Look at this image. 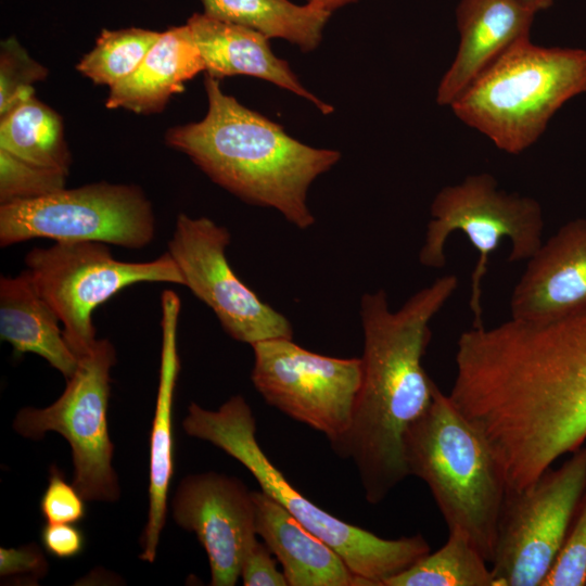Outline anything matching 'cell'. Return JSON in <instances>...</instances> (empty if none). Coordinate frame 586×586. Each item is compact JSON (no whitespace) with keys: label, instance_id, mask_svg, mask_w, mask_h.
I'll return each mask as SVG.
<instances>
[{"label":"cell","instance_id":"cell-31","mask_svg":"<svg viewBox=\"0 0 586 586\" xmlns=\"http://www.w3.org/2000/svg\"><path fill=\"white\" fill-rule=\"evenodd\" d=\"M48 563L35 545L0 549V574L2 576L29 574L39 578L46 574Z\"/></svg>","mask_w":586,"mask_h":586},{"label":"cell","instance_id":"cell-6","mask_svg":"<svg viewBox=\"0 0 586 586\" xmlns=\"http://www.w3.org/2000/svg\"><path fill=\"white\" fill-rule=\"evenodd\" d=\"M430 213L419 262L428 268H443L448 237L456 231L467 235L479 253L471 277L470 307L473 327H482L481 282L489 256L506 238L511 243L509 262L531 258L543 243L542 207L531 196L500 190L494 176L481 173L442 188L432 201Z\"/></svg>","mask_w":586,"mask_h":586},{"label":"cell","instance_id":"cell-4","mask_svg":"<svg viewBox=\"0 0 586 586\" xmlns=\"http://www.w3.org/2000/svg\"><path fill=\"white\" fill-rule=\"evenodd\" d=\"M182 428L188 435L217 446L242 463L260 491L332 547L367 586H384L386 579L431 552L420 534L394 539L377 536L337 519L296 491L260 448L255 418L243 396L230 397L217 410L192 403Z\"/></svg>","mask_w":586,"mask_h":586},{"label":"cell","instance_id":"cell-22","mask_svg":"<svg viewBox=\"0 0 586 586\" xmlns=\"http://www.w3.org/2000/svg\"><path fill=\"white\" fill-rule=\"evenodd\" d=\"M0 149L65 174L72 163L62 117L35 95L0 116Z\"/></svg>","mask_w":586,"mask_h":586},{"label":"cell","instance_id":"cell-3","mask_svg":"<svg viewBox=\"0 0 586 586\" xmlns=\"http://www.w3.org/2000/svg\"><path fill=\"white\" fill-rule=\"evenodd\" d=\"M409 475L429 487L448 531H459L491 563L508 494L491 445L437 385L405 437Z\"/></svg>","mask_w":586,"mask_h":586},{"label":"cell","instance_id":"cell-15","mask_svg":"<svg viewBox=\"0 0 586 586\" xmlns=\"http://www.w3.org/2000/svg\"><path fill=\"white\" fill-rule=\"evenodd\" d=\"M535 14L517 0H460L459 46L440 81L436 102L450 106L506 50L528 38Z\"/></svg>","mask_w":586,"mask_h":586},{"label":"cell","instance_id":"cell-29","mask_svg":"<svg viewBox=\"0 0 586 586\" xmlns=\"http://www.w3.org/2000/svg\"><path fill=\"white\" fill-rule=\"evenodd\" d=\"M271 550L257 540L246 552L241 565L244 586H289L283 573L277 569Z\"/></svg>","mask_w":586,"mask_h":586},{"label":"cell","instance_id":"cell-33","mask_svg":"<svg viewBox=\"0 0 586 586\" xmlns=\"http://www.w3.org/2000/svg\"><path fill=\"white\" fill-rule=\"evenodd\" d=\"M519 3L537 13L538 11L548 9L553 0H517Z\"/></svg>","mask_w":586,"mask_h":586},{"label":"cell","instance_id":"cell-1","mask_svg":"<svg viewBox=\"0 0 586 586\" xmlns=\"http://www.w3.org/2000/svg\"><path fill=\"white\" fill-rule=\"evenodd\" d=\"M457 286L458 278L445 275L397 310L382 289L361 296V383L349 431L332 449L353 460L369 504H380L410 476L405 437L431 405L436 386L422 366L430 322Z\"/></svg>","mask_w":586,"mask_h":586},{"label":"cell","instance_id":"cell-27","mask_svg":"<svg viewBox=\"0 0 586 586\" xmlns=\"http://www.w3.org/2000/svg\"><path fill=\"white\" fill-rule=\"evenodd\" d=\"M586 585V489L578 502L562 550L543 586Z\"/></svg>","mask_w":586,"mask_h":586},{"label":"cell","instance_id":"cell-9","mask_svg":"<svg viewBox=\"0 0 586 586\" xmlns=\"http://www.w3.org/2000/svg\"><path fill=\"white\" fill-rule=\"evenodd\" d=\"M115 362L113 344L98 340L78 358L75 373L53 404L22 408L13 421L14 431L24 437L40 440L54 431L69 443L73 485L86 500L113 502L119 497L107 424L110 373Z\"/></svg>","mask_w":586,"mask_h":586},{"label":"cell","instance_id":"cell-8","mask_svg":"<svg viewBox=\"0 0 586 586\" xmlns=\"http://www.w3.org/2000/svg\"><path fill=\"white\" fill-rule=\"evenodd\" d=\"M154 237L152 204L133 184L101 181L0 205L2 247L39 238L138 250Z\"/></svg>","mask_w":586,"mask_h":586},{"label":"cell","instance_id":"cell-17","mask_svg":"<svg viewBox=\"0 0 586 586\" xmlns=\"http://www.w3.org/2000/svg\"><path fill=\"white\" fill-rule=\"evenodd\" d=\"M186 24L200 50L207 75L216 79L234 75L257 77L310 101L322 114L333 112L332 105L301 84L286 61L272 53L269 38L263 34L204 12L192 14Z\"/></svg>","mask_w":586,"mask_h":586},{"label":"cell","instance_id":"cell-28","mask_svg":"<svg viewBox=\"0 0 586 586\" xmlns=\"http://www.w3.org/2000/svg\"><path fill=\"white\" fill-rule=\"evenodd\" d=\"M85 498L68 484L58 468H51L49 483L40 499V511L47 522L76 523L86 515Z\"/></svg>","mask_w":586,"mask_h":586},{"label":"cell","instance_id":"cell-23","mask_svg":"<svg viewBox=\"0 0 586 586\" xmlns=\"http://www.w3.org/2000/svg\"><path fill=\"white\" fill-rule=\"evenodd\" d=\"M448 532L440 549L390 577L384 586H495L488 562L468 536L459 531Z\"/></svg>","mask_w":586,"mask_h":586},{"label":"cell","instance_id":"cell-25","mask_svg":"<svg viewBox=\"0 0 586 586\" xmlns=\"http://www.w3.org/2000/svg\"><path fill=\"white\" fill-rule=\"evenodd\" d=\"M67 174L23 161L0 149V203L31 200L65 188Z\"/></svg>","mask_w":586,"mask_h":586},{"label":"cell","instance_id":"cell-11","mask_svg":"<svg viewBox=\"0 0 586 586\" xmlns=\"http://www.w3.org/2000/svg\"><path fill=\"white\" fill-rule=\"evenodd\" d=\"M251 379L265 402L336 446L353 421L361 383L360 358H336L305 349L293 339L252 345Z\"/></svg>","mask_w":586,"mask_h":586},{"label":"cell","instance_id":"cell-20","mask_svg":"<svg viewBox=\"0 0 586 586\" xmlns=\"http://www.w3.org/2000/svg\"><path fill=\"white\" fill-rule=\"evenodd\" d=\"M60 319L34 286L26 270L0 278V336L16 355L33 353L67 380L78 357L69 347Z\"/></svg>","mask_w":586,"mask_h":586},{"label":"cell","instance_id":"cell-24","mask_svg":"<svg viewBox=\"0 0 586 586\" xmlns=\"http://www.w3.org/2000/svg\"><path fill=\"white\" fill-rule=\"evenodd\" d=\"M161 33L138 27L103 29L76 69L94 84L111 88L137 69Z\"/></svg>","mask_w":586,"mask_h":586},{"label":"cell","instance_id":"cell-5","mask_svg":"<svg viewBox=\"0 0 586 586\" xmlns=\"http://www.w3.org/2000/svg\"><path fill=\"white\" fill-rule=\"evenodd\" d=\"M586 93V50L521 39L449 106L499 150L520 154L544 133L556 112Z\"/></svg>","mask_w":586,"mask_h":586},{"label":"cell","instance_id":"cell-19","mask_svg":"<svg viewBox=\"0 0 586 586\" xmlns=\"http://www.w3.org/2000/svg\"><path fill=\"white\" fill-rule=\"evenodd\" d=\"M205 71L200 50L187 24L161 33L143 61L128 77L110 88L107 109L138 114L161 112L184 90V82Z\"/></svg>","mask_w":586,"mask_h":586},{"label":"cell","instance_id":"cell-32","mask_svg":"<svg viewBox=\"0 0 586 586\" xmlns=\"http://www.w3.org/2000/svg\"><path fill=\"white\" fill-rule=\"evenodd\" d=\"M307 3L316 5L328 12H333L334 10L344 7L348 3L356 2L357 0H306Z\"/></svg>","mask_w":586,"mask_h":586},{"label":"cell","instance_id":"cell-18","mask_svg":"<svg viewBox=\"0 0 586 586\" xmlns=\"http://www.w3.org/2000/svg\"><path fill=\"white\" fill-rule=\"evenodd\" d=\"M256 532L281 563L289 586H367L326 542L269 495L252 492Z\"/></svg>","mask_w":586,"mask_h":586},{"label":"cell","instance_id":"cell-16","mask_svg":"<svg viewBox=\"0 0 586 586\" xmlns=\"http://www.w3.org/2000/svg\"><path fill=\"white\" fill-rule=\"evenodd\" d=\"M162 352L155 411L150 436L149 513L140 558L154 562L163 531L174 473L173 403L180 371L177 329L181 302L173 290L162 294Z\"/></svg>","mask_w":586,"mask_h":586},{"label":"cell","instance_id":"cell-26","mask_svg":"<svg viewBox=\"0 0 586 586\" xmlns=\"http://www.w3.org/2000/svg\"><path fill=\"white\" fill-rule=\"evenodd\" d=\"M47 76L48 69L14 37L3 40L0 49V116L34 97V84Z\"/></svg>","mask_w":586,"mask_h":586},{"label":"cell","instance_id":"cell-14","mask_svg":"<svg viewBox=\"0 0 586 586\" xmlns=\"http://www.w3.org/2000/svg\"><path fill=\"white\" fill-rule=\"evenodd\" d=\"M586 308V219L563 225L535 254L515 284L511 318L555 320Z\"/></svg>","mask_w":586,"mask_h":586},{"label":"cell","instance_id":"cell-7","mask_svg":"<svg viewBox=\"0 0 586 586\" xmlns=\"http://www.w3.org/2000/svg\"><path fill=\"white\" fill-rule=\"evenodd\" d=\"M26 271L59 317L65 339L79 358L95 344L92 314L120 290L141 282L183 285L175 260L165 252L146 262L115 258L100 242H55L25 256Z\"/></svg>","mask_w":586,"mask_h":586},{"label":"cell","instance_id":"cell-30","mask_svg":"<svg viewBox=\"0 0 586 586\" xmlns=\"http://www.w3.org/2000/svg\"><path fill=\"white\" fill-rule=\"evenodd\" d=\"M41 543L49 555L71 559L82 552L85 536L73 523L47 522L41 531Z\"/></svg>","mask_w":586,"mask_h":586},{"label":"cell","instance_id":"cell-13","mask_svg":"<svg viewBox=\"0 0 586 586\" xmlns=\"http://www.w3.org/2000/svg\"><path fill=\"white\" fill-rule=\"evenodd\" d=\"M173 515L205 549L211 585H235L243 558L258 536L252 492L234 476L216 472L190 475L176 491Z\"/></svg>","mask_w":586,"mask_h":586},{"label":"cell","instance_id":"cell-2","mask_svg":"<svg viewBox=\"0 0 586 586\" xmlns=\"http://www.w3.org/2000/svg\"><path fill=\"white\" fill-rule=\"evenodd\" d=\"M204 86L206 115L169 128L166 143L244 202L273 208L298 229L311 227L309 187L339 162L341 153L292 138L277 123L226 94L219 79L206 74Z\"/></svg>","mask_w":586,"mask_h":586},{"label":"cell","instance_id":"cell-12","mask_svg":"<svg viewBox=\"0 0 586 586\" xmlns=\"http://www.w3.org/2000/svg\"><path fill=\"white\" fill-rule=\"evenodd\" d=\"M230 241L228 229L214 220L179 214L167 252L179 268L183 286L213 310L235 341L252 346L271 339H293L289 319L233 271L226 255Z\"/></svg>","mask_w":586,"mask_h":586},{"label":"cell","instance_id":"cell-21","mask_svg":"<svg viewBox=\"0 0 586 586\" xmlns=\"http://www.w3.org/2000/svg\"><path fill=\"white\" fill-rule=\"evenodd\" d=\"M204 13L256 30L267 38H281L302 51L315 50L331 12L310 3L289 0H200Z\"/></svg>","mask_w":586,"mask_h":586},{"label":"cell","instance_id":"cell-10","mask_svg":"<svg viewBox=\"0 0 586 586\" xmlns=\"http://www.w3.org/2000/svg\"><path fill=\"white\" fill-rule=\"evenodd\" d=\"M586 489V446L532 485L508 491L492 564L495 586H543Z\"/></svg>","mask_w":586,"mask_h":586}]
</instances>
